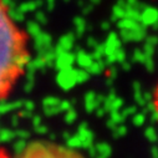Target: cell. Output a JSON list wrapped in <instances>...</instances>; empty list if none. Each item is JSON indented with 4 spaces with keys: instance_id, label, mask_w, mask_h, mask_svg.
I'll use <instances>...</instances> for the list:
<instances>
[{
    "instance_id": "obj_26",
    "label": "cell",
    "mask_w": 158,
    "mask_h": 158,
    "mask_svg": "<svg viewBox=\"0 0 158 158\" xmlns=\"http://www.w3.org/2000/svg\"><path fill=\"white\" fill-rule=\"evenodd\" d=\"M136 113V107L135 106H131V107H128V108H126L123 112H122V114L126 117V116H128V114H135Z\"/></svg>"
},
{
    "instance_id": "obj_14",
    "label": "cell",
    "mask_w": 158,
    "mask_h": 158,
    "mask_svg": "<svg viewBox=\"0 0 158 158\" xmlns=\"http://www.w3.org/2000/svg\"><path fill=\"white\" fill-rule=\"evenodd\" d=\"M146 121V114L144 113H135L133 118H132V122L135 126H142Z\"/></svg>"
},
{
    "instance_id": "obj_11",
    "label": "cell",
    "mask_w": 158,
    "mask_h": 158,
    "mask_svg": "<svg viewBox=\"0 0 158 158\" xmlns=\"http://www.w3.org/2000/svg\"><path fill=\"white\" fill-rule=\"evenodd\" d=\"M97 107H98V97L94 92H90L89 95H86V108H87V111H92Z\"/></svg>"
},
{
    "instance_id": "obj_24",
    "label": "cell",
    "mask_w": 158,
    "mask_h": 158,
    "mask_svg": "<svg viewBox=\"0 0 158 158\" xmlns=\"http://www.w3.org/2000/svg\"><path fill=\"white\" fill-rule=\"evenodd\" d=\"M11 132H9L8 130H3L2 132H0V139H3V141H6V139H11L9 137H11Z\"/></svg>"
},
{
    "instance_id": "obj_3",
    "label": "cell",
    "mask_w": 158,
    "mask_h": 158,
    "mask_svg": "<svg viewBox=\"0 0 158 158\" xmlns=\"http://www.w3.org/2000/svg\"><path fill=\"white\" fill-rule=\"evenodd\" d=\"M121 36L125 41H142L146 39V29L143 25L135 29H121Z\"/></svg>"
},
{
    "instance_id": "obj_18",
    "label": "cell",
    "mask_w": 158,
    "mask_h": 158,
    "mask_svg": "<svg viewBox=\"0 0 158 158\" xmlns=\"http://www.w3.org/2000/svg\"><path fill=\"white\" fill-rule=\"evenodd\" d=\"M126 132H127V128H126L125 126H117V127L113 130L114 137H122V136L126 135Z\"/></svg>"
},
{
    "instance_id": "obj_10",
    "label": "cell",
    "mask_w": 158,
    "mask_h": 158,
    "mask_svg": "<svg viewBox=\"0 0 158 158\" xmlns=\"http://www.w3.org/2000/svg\"><path fill=\"white\" fill-rule=\"evenodd\" d=\"M72 61H73V56L70 55V54H67L66 51L61 52L60 56L57 57V62H59V65H60L62 69H67V67L72 64Z\"/></svg>"
},
{
    "instance_id": "obj_7",
    "label": "cell",
    "mask_w": 158,
    "mask_h": 158,
    "mask_svg": "<svg viewBox=\"0 0 158 158\" xmlns=\"http://www.w3.org/2000/svg\"><path fill=\"white\" fill-rule=\"evenodd\" d=\"M77 136H78V138H80V141H81V146H82V147L89 148V147L91 146L94 136H92V132L86 127V125H82V126H81L80 132H78Z\"/></svg>"
},
{
    "instance_id": "obj_19",
    "label": "cell",
    "mask_w": 158,
    "mask_h": 158,
    "mask_svg": "<svg viewBox=\"0 0 158 158\" xmlns=\"http://www.w3.org/2000/svg\"><path fill=\"white\" fill-rule=\"evenodd\" d=\"M143 64H144V66H146V69H147V71H149V72H152V71L154 70V61H153V59H152V56H147Z\"/></svg>"
},
{
    "instance_id": "obj_9",
    "label": "cell",
    "mask_w": 158,
    "mask_h": 158,
    "mask_svg": "<svg viewBox=\"0 0 158 158\" xmlns=\"http://www.w3.org/2000/svg\"><path fill=\"white\" fill-rule=\"evenodd\" d=\"M141 25L142 24L139 21L130 19V18H126V16L118 20V27L120 29H135V27H138Z\"/></svg>"
},
{
    "instance_id": "obj_4",
    "label": "cell",
    "mask_w": 158,
    "mask_h": 158,
    "mask_svg": "<svg viewBox=\"0 0 158 158\" xmlns=\"http://www.w3.org/2000/svg\"><path fill=\"white\" fill-rule=\"evenodd\" d=\"M57 81L59 84L65 89H70L73 84H76L78 80H77V71H73L71 69H62V71L60 72L59 77H57Z\"/></svg>"
},
{
    "instance_id": "obj_13",
    "label": "cell",
    "mask_w": 158,
    "mask_h": 158,
    "mask_svg": "<svg viewBox=\"0 0 158 158\" xmlns=\"http://www.w3.org/2000/svg\"><path fill=\"white\" fill-rule=\"evenodd\" d=\"M144 136H146V138H147L149 142H152V143H154V142L158 141V133L156 132V130H154L152 126H149V127H147V128L144 130Z\"/></svg>"
},
{
    "instance_id": "obj_16",
    "label": "cell",
    "mask_w": 158,
    "mask_h": 158,
    "mask_svg": "<svg viewBox=\"0 0 158 158\" xmlns=\"http://www.w3.org/2000/svg\"><path fill=\"white\" fill-rule=\"evenodd\" d=\"M146 57H147V55L143 52V50H136L133 52V61H136V62L143 64L144 60H146Z\"/></svg>"
},
{
    "instance_id": "obj_17",
    "label": "cell",
    "mask_w": 158,
    "mask_h": 158,
    "mask_svg": "<svg viewBox=\"0 0 158 158\" xmlns=\"http://www.w3.org/2000/svg\"><path fill=\"white\" fill-rule=\"evenodd\" d=\"M122 105H123L122 98H120V97H116V98L112 101L111 106H110V111H118V110H120V108L122 107Z\"/></svg>"
},
{
    "instance_id": "obj_30",
    "label": "cell",
    "mask_w": 158,
    "mask_h": 158,
    "mask_svg": "<svg viewBox=\"0 0 158 158\" xmlns=\"http://www.w3.org/2000/svg\"><path fill=\"white\" fill-rule=\"evenodd\" d=\"M92 2H94V3H97V2H100V0H92Z\"/></svg>"
},
{
    "instance_id": "obj_1",
    "label": "cell",
    "mask_w": 158,
    "mask_h": 158,
    "mask_svg": "<svg viewBox=\"0 0 158 158\" xmlns=\"http://www.w3.org/2000/svg\"><path fill=\"white\" fill-rule=\"evenodd\" d=\"M30 34L19 27L11 9L0 0V102L9 97L31 62Z\"/></svg>"
},
{
    "instance_id": "obj_22",
    "label": "cell",
    "mask_w": 158,
    "mask_h": 158,
    "mask_svg": "<svg viewBox=\"0 0 158 158\" xmlns=\"http://www.w3.org/2000/svg\"><path fill=\"white\" fill-rule=\"evenodd\" d=\"M44 105H45V106L49 105V107H50V106H60V101L56 100V98H54V97H51V98H46V100L44 101Z\"/></svg>"
},
{
    "instance_id": "obj_8",
    "label": "cell",
    "mask_w": 158,
    "mask_h": 158,
    "mask_svg": "<svg viewBox=\"0 0 158 158\" xmlns=\"http://www.w3.org/2000/svg\"><path fill=\"white\" fill-rule=\"evenodd\" d=\"M90 148L98 157H108V156H111V152H112L110 144H107V143H98L96 147L90 146Z\"/></svg>"
},
{
    "instance_id": "obj_6",
    "label": "cell",
    "mask_w": 158,
    "mask_h": 158,
    "mask_svg": "<svg viewBox=\"0 0 158 158\" xmlns=\"http://www.w3.org/2000/svg\"><path fill=\"white\" fill-rule=\"evenodd\" d=\"M103 45H105V52H106V56H107V55L113 54L118 48H121V41L114 32H111Z\"/></svg>"
},
{
    "instance_id": "obj_15",
    "label": "cell",
    "mask_w": 158,
    "mask_h": 158,
    "mask_svg": "<svg viewBox=\"0 0 158 158\" xmlns=\"http://www.w3.org/2000/svg\"><path fill=\"white\" fill-rule=\"evenodd\" d=\"M72 43H73V39H72L71 35H69V36H64V37L61 39V46L64 48L65 51L69 50V49L72 46Z\"/></svg>"
},
{
    "instance_id": "obj_5",
    "label": "cell",
    "mask_w": 158,
    "mask_h": 158,
    "mask_svg": "<svg viewBox=\"0 0 158 158\" xmlns=\"http://www.w3.org/2000/svg\"><path fill=\"white\" fill-rule=\"evenodd\" d=\"M139 23L143 26H153L156 23H158V9L152 6H146L141 11Z\"/></svg>"
},
{
    "instance_id": "obj_27",
    "label": "cell",
    "mask_w": 158,
    "mask_h": 158,
    "mask_svg": "<svg viewBox=\"0 0 158 158\" xmlns=\"http://www.w3.org/2000/svg\"><path fill=\"white\" fill-rule=\"evenodd\" d=\"M151 154H152V157L158 158V147H157V146H153V147L151 148Z\"/></svg>"
},
{
    "instance_id": "obj_28",
    "label": "cell",
    "mask_w": 158,
    "mask_h": 158,
    "mask_svg": "<svg viewBox=\"0 0 158 158\" xmlns=\"http://www.w3.org/2000/svg\"><path fill=\"white\" fill-rule=\"evenodd\" d=\"M126 2H127V4L130 5V6H133V8H136L137 5H138V0H126Z\"/></svg>"
},
{
    "instance_id": "obj_25",
    "label": "cell",
    "mask_w": 158,
    "mask_h": 158,
    "mask_svg": "<svg viewBox=\"0 0 158 158\" xmlns=\"http://www.w3.org/2000/svg\"><path fill=\"white\" fill-rule=\"evenodd\" d=\"M152 102H153V105H154V108H156L157 112H158V85H157V87H156V90H154Z\"/></svg>"
},
{
    "instance_id": "obj_23",
    "label": "cell",
    "mask_w": 158,
    "mask_h": 158,
    "mask_svg": "<svg viewBox=\"0 0 158 158\" xmlns=\"http://www.w3.org/2000/svg\"><path fill=\"white\" fill-rule=\"evenodd\" d=\"M146 43L156 46V45L158 44V36H154V35H152V36H146Z\"/></svg>"
},
{
    "instance_id": "obj_21",
    "label": "cell",
    "mask_w": 158,
    "mask_h": 158,
    "mask_svg": "<svg viewBox=\"0 0 158 158\" xmlns=\"http://www.w3.org/2000/svg\"><path fill=\"white\" fill-rule=\"evenodd\" d=\"M143 52L147 55V56H153L154 54V45H151V44H147L143 46Z\"/></svg>"
},
{
    "instance_id": "obj_29",
    "label": "cell",
    "mask_w": 158,
    "mask_h": 158,
    "mask_svg": "<svg viewBox=\"0 0 158 158\" xmlns=\"http://www.w3.org/2000/svg\"><path fill=\"white\" fill-rule=\"evenodd\" d=\"M123 67H125V70H130V64H123Z\"/></svg>"
},
{
    "instance_id": "obj_20",
    "label": "cell",
    "mask_w": 158,
    "mask_h": 158,
    "mask_svg": "<svg viewBox=\"0 0 158 158\" xmlns=\"http://www.w3.org/2000/svg\"><path fill=\"white\" fill-rule=\"evenodd\" d=\"M29 34H32L34 36H37L39 34H40L41 31H40V27H39V25L37 24H35V23H30L29 24Z\"/></svg>"
},
{
    "instance_id": "obj_12",
    "label": "cell",
    "mask_w": 158,
    "mask_h": 158,
    "mask_svg": "<svg viewBox=\"0 0 158 158\" xmlns=\"http://www.w3.org/2000/svg\"><path fill=\"white\" fill-rule=\"evenodd\" d=\"M77 62L80 64L82 67L87 69V67L92 64V59H91V56H89V55H86L84 51H81L80 54L77 55Z\"/></svg>"
},
{
    "instance_id": "obj_2",
    "label": "cell",
    "mask_w": 158,
    "mask_h": 158,
    "mask_svg": "<svg viewBox=\"0 0 158 158\" xmlns=\"http://www.w3.org/2000/svg\"><path fill=\"white\" fill-rule=\"evenodd\" d=\"M21 157H77L82 156L76 148L69 146H59L52 142L46 141H34L24 146L23 151L19 153Z\"/></svg>"
}]
</instances>
